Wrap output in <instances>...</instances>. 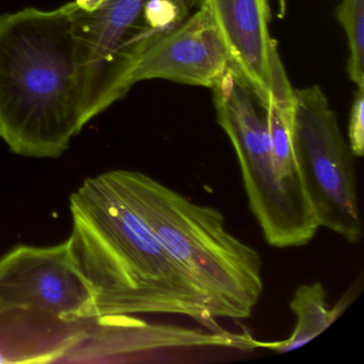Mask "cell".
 I'll return each instance as SVG.
<instances>
[{
    "label": "cell",
    "mask_w": 364,
    "mask_h": 364,
    "mask_svg": "<svg viewBox=\"0 0 364 364\" xmlns=\"http://www.w3.org/2000/svg\"><path fill=\"white\" fill-rule=\"evenodd\" d=\"M86 321H68L40 311L0 312V363L61 362L86 331Z\"/></svg>",
    "instance_id": "11"
},
{
    "label": "cell",
    "mask_w": 364,
    "mask_h": 364,
    "mask_svg": "<svg viewBox=\"0 0 364 364\" xmlns=\"http://www.w3.org/2000/svg\"><path fill=\"white\" fill-rule=\"evenodd\" d=\"M210 304L216 318H248L263 294L261 255L225 228V216L142 172L103 173Z\"/></svg>",
    "instance_id": "3"
},
{
    "label": "cell",
    "mask_w": 364,
    "mask_h": 364,
    "mask_svg": "<svg viewBox=\"0 0 364 364\" xmlns=\"http://www.w3.org/2000/svg\"><path fill=\"white\" fill-rule=\"evenodd\" d=\"M70 208V255L92 291L95 318L174 314L223 329L186 272L104 174L85 180Z\"/></svg>",
    "instance_id": "1"
},
{
    "label": "cell",
    "mask_w": 364,
    "mask_h": 364,
    "mask_svg": "<svg viewBox=\"0 0 364 364\" xmlns=\"http://www.w3.org/2000/svg\"><path fill=\"white\" fill-rule=\"evenodd\" d=\"M74 10L0 16V139L14 154L58 159L88 124Z\"/></svg>",
    "instance_id": "2"
},
{
    "label": "cell",
    "mask_w": 364,
    "mask_h": 364,
    "mask_svg": "<svg viewBox=\"0 0 364 364\" xmlns=\"http://www.w3.org/2000/svg\"><path fill=\"white\" fill-rule=\"evenodd\" d=\"M278 5H279V14L278 16L279 18H285V14H287V0H278Z\"/></svg>",
    "instance_id": "16"
},
{
    "label": "cell",
    "mask_w": 364,
    "mask_h": 364,
    "mask_svg": "<svg viewBox=\"0 0 364 364\" xmlns=\"http://www.w3.org/2000/svg\"><path fill=\"white\" fill-rule=\"evenodd\" d=\"M264 108L267 117L272 154L279 172L300 198L310 202L294 142V88L281 63L279 53L272 59L269 92Z\"/></svg>",
    "instance_id": "12"
},
{
    "label": "cell",
    "mask_w": 364,
    "mask_h": 364,
    "mask_svg": "<svg viewBox=\"0 0 364 364\" xmlns=\"http://www.w3.org/2000/svg\"><path fill=\"white\" fill-rule=\"evenodd\" d=\"M193 1L74 0L76 33L86 65L88 123L127 95L142 55L191 16Z\"/></svg>",
    "instance_id": "5"
},
{
    "label": "cell",
    "mask_w": 364,
    "mask_h": 364,
    "mask_svg": "<svg viewBox=\"0 0 364 364\" xmlns=\"http://www.w3.org/2000/svg\"><path fill=\"white\" fill-rule=\"evenodd\" d=\"M231 65L210 8L200 0L197 11L157 39L140 58L132 84L166 80L213 88Z\"/></svg>",
    "instance_id": "8"
},
{
    "label": "cell",
    "mask_w": 364,
    "mask_h": 364,
    "mask_svg": "<svg viewBox=\"0 0 364 364\" xmlns=\"http://www.w3.org/2000/svg\"><path fill=\"white\" fill-rule=\"evenodd\" d=\"M200 1V0H199ZM212 12L232 65L265 105L278 44L270 36L268 0H202Z\"/></svg>",
    "instance_id": "10"
},
{
    "label": "cell",
    "mask_w": 364,
    "mask_h": 364,
    "mask_svg": "<svg viewBox=\"0 0 364 364\" xmlns=\"http://www.w3.org/2000/svg\"><path fill=\"white\" fill-rule=\"evenodd\" d=\"M353 297L355 294L351 293L350 289L333 308H330L327 293L321 282L300 285L289 302V308L296 316L291 336L287 340L274 342L257 340V348L280 353L300 348L327 330L346 311Z\"/></svg>",
    "instance_id": "13"
},
{
    "label": "cell",
    "mask_w": 364,
    "mask_h": 364,
    "mask_svg": "<svg viewBox=\"0 0 364 364\" xmlns=\"http://www.w3.org/2000/svg\"><path fill=\"white\" fill-rule=\"evenodd\" d=\"M294 142L319 227L351 245L361 242L355 156L325 93L316 85L294 89Z\"/></svg>",
    "instance_id": "6"
},
{
    "label": "cell",
    "mask_w": 364,
    "mask_h": 364,
    "mask_svg": "<svg viewBox=\"0 0 364 364\" xmlns=\"http://www.w3.org/2000/svg\"><path fill=\"white\" fill-rule=\"evenodd\" d=\"M348 146L355 157L364 155V88H358L351 105L348 124Z\"/></svg>",
    "instance_id": "15"
},
{
    "label": "cell",
    "mask_w": 364,
    "mask_h": 364,
    "mask_svg": "<svg viewBox=\"0 0 364 364\" xmlns=\"http://www.w3.org/2000/svg\"><path fill=\"white\" fill-rule=\"evenodd\" d=\"M200 347H231L242 350L257 348L248 332L189 329L174 325L150 323L134 315L91 319L86 331L63 362L80 357H127L151 351ZM84 361V360H82Z\"/></svg>",
    "instance_id": "9"
},
{
    "label": "cell",
    "mask_w": 364,
    "mask_h": 364,
    "mask_svg": "<svg viewBox=\"0 0 364 364\" xmlns=\"http://www.w3.org/2000/svg\"><path fill=\"white\" fill-rule=\"evenodd\" d=\"M212 90L217 122L233 146L249 208L266 242L276 248L308 244L321 227L310 202L279 172L265 108L257 93L232 63Z\"/></svg>",
    "instance_id": "4"
},
{
    "label": "cell",
    "mask_w": 364,
    "mask_h": 364,
    "mask_svg": "<svg viewBox=\"0 0 364 364\" xmlns=\"http://www.w3.org/2000/svg\"><path fill=\"white\" fill-rule=\"evenodd\" d=\"M28 309L63 321L95 318V299L69 244L14 247L0 259V312Z\"/></svg>",
    "instance_id": "7"
},
{
    "label": "cell",
    "mask_w": 364,
    "mask_h": 364,
    "mask_svg": "<svg viewBox=\"0 0 364 364\" xmlns=\"http://www.w3.org/2000/svg\"><path fill=\"white\" fill-rule=\"evenodd\" d=\"M336 18L348 43L349 80L358 88H364V0H342L336 8Z\"/></svg>",
    "instance_id": "14"
}]
</instances>
